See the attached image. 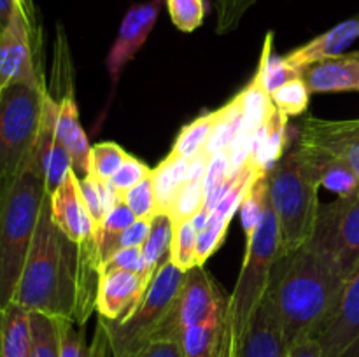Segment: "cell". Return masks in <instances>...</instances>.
Here are the masks:
<instances>
[{"mask_svg": "<svg viewBox=\"0 0 359 357\" xmlns=\"http://www.w3.org/2000/svg\"><path fill=\"white\" fill-rule=\"evenodd\" d=\"M46 196L35 144L16 172L0 177V307L13 301Z\"/></svg>", "mask_w": 359, "mask_h": 357, "instance_id": "3957f363", "label": "cell"}, {"mask_svg": "<svg viewBox=\"0 0 359 357\" xmlns=\"http://www.w3.org/2000/svg\"><path fill=\"white\" fill-rule=\"evenodd\" d=\"M284 357H323L321 346L316 338H305L291 345Z\"/></svg>", "mask_w": 359, "mask_h": 357, "instance_id": "7bdbcfd3", "label": "cell"}, {"mask_svg": "<svg viewBox=\"0 0 359 357\" xmlns=\"http://www.w3.org/2000/svg\"><path fill=\"white\" fill-rule=\"evenodd\" d=\"M184 276L186 272L179 270L168 258L154 273L142 301L128 317L116 322L98 318L107 332L112 357H135L153 342L177 303Z\"/></svg>", "mask_w": 359, "mask_h": 357, "instance_id": "8992f818", "label": "cell"}, {"mask_svg": "<svg viewBox=\"0 0 359 357\" xmlns=\"http://www.w3.org/2000/svg\"><path fill=\"white\" fill-rule=\"evenodd\" d=\"M286 350L279 318L265 296L245 331L237 338L235 357H284Z\"/></svg>", "mask_w": 359, "mask_h": 357, "instance_id": "2e32d148", "label": "cell"}, {"mask_svg": "<svg viewBox=\"0 0 359 357\" xmlns=\"http://www.w3.org/2000/svg\"><path fill=\"white\" fill-rule=\"evenodd\" d=\"M344 286L346 280L339 272L307 245L280 255L265 296L279 318L286 349L319 335Z\"/></svg>", "mask_w": 359, "mask_h": 357, "instance_id": "6da1fadb", "label": "cell"}, {"mask_svg": "<svg viewBox=\"0 0 359 357\" xmlns=\"http://www.w3.org/2000/svg\"><path fill=\"white\" fill-rule=\"evenodd\" d=\"M172 238H174V223L168 214H156L151 219V231L146 244L142 245L144 262H146L147 275L153 280L154 273L161 265L170 258Z\"/></svg>", "mask_w": 359, "mask_h": 357, "instance_id": "484cf974", "label": "cell"}, {"mask_svg": "<svg viewBox=\"0 0 359 357\" xmlns=\"http://www.w3.org/2000/svg\"><path fill=\"white\" fill-rule=\"evenodd\" d=\"M189 160L172 153L151 172L156 214H168L188 175Z\"/></svg>", "mask_w": 359, "mask_h": 357, "instance_id": "603a6c76", "label": "cell"}, {"mask_svg": "<svg viewBox=\"0 0 359 357\" xmlns=\"http://www.w3.org/2000/svg\"><path fill=\"white\" fill-rule=\"evenodd\" d=\"M151 172L153 170H151L144 161L137 160L135 156L128 154L125 163L119 167V170L116 172L114 177L109 181V184H111V188L114 189L119 196H123L126 191H130V189L135 188L137 184H140L144 178L149 177Z\"/></svg>", "mask_w": 359, "mask_h": 357, "instance_id": "74e56055", "label": "cell"}, {"mask_svg": "<svg viewBox=\"0 0 359 357\" xmlns=\"http://www.w3.org/2000/svg\"><path fill=\"white\" fill-rule=\"evenodd\" d=\"M102 270H126V272H133L146 276L151 282V276L147 275L146 262H144L142 248H118L102 262Z\"/></svg>", "mask_w": 359, "mask_h": 357, "instance_id": "ab89813d", "label": "cell"}, {"mask_svg": "<svg viewBox=\"0 0 359 357\" xmlns=\"http://www.w3.org/2000/svg\"><path fill=\"white\" fill-rule=\"evenodd\" d=\"M316 340L323 357H342L359 342V266L344 286L335 310Z\"/></svg>", "mask_w": 359, "mask_h": 357, "instance_id": "7c38bea8", "label": "cell"}, {"mask_svg": "<svg viewBox=\"0 0 359 357\" xmlns=\"http://www.w3.org/2000/svg\"><path fill=\"white\" fill-rule=\"evenodd\" d=\"M298 142L346 161L359 181V119L326 121L309 115L302 126Z\"/></svg>", "mask_w": 359, "mask_h": 357, "instance_id": "4fadbf2b", "label": "cell"}, {"mask_svg": "<svg viewBox=\"0 0 359 357\" xmlns=\"http://www.w3.org/2000/svg\"><path fill=\"white\" fill-rule=\"evenodd\" d=\"M151 231V219H135L133 224H130L111 245H109L107 252L104 255V261L116 252L118 248H142V245L146 244L147 237H149ZM102 261V262H104Z\"/></svg>", "mask_w": 359, "mask_h": 357, "instance_id": "60d3db41", "label": "cell"}, {"mask_svg": "<svg viewBox=\"0 0 359 357\" xmlns=\"http://www.w3.org/2000/svg\"><path fill=\"white\" fill-rule=\"evenodd\" d=\"M49 206L53 223L74 244L97 237V230L84 203L79 177L74 170H70L58 189L49 195Z\"/></svg>", "mask_w": 359, "mask_h": 357, "instance_id": "9a60e30c", "label": "cell"}, {"mask_svg": "<svg viewBox=\"0 0 359 357\" xmlns=\"http://www.w3.org/2000/svg\"><path fill=\"white\" fill-rule=\"evenodd\" d=\"M55 133L56 139L72 158V170L76 172L77 177H86L91 172V146L88 142L83 126H81L79 108H77L72 88L58 100Z\"/></svg>", "mask_w": 359, "mask_h": 357, "instance_id": "ac0fdd59", "label": "cell"}, {"mask_svg": "<svg viewBox=\"0 0 359 357\" xmlns=\"http://www.w3.org/2000/svg\"><path fill=\"white\" fill-rule=\"evenodd\" d=\"M256 72L259 74L263 80V86L270 94L277 90L279 86L286 84L287 80L294 79V77L302 76L304 72L297 70L286 62V58H280L276 55L273 49V31H269L263 41L262 56H259V63Z\"/></svg>", "mask_w": 359, "mask_h": 357, "instance_id": "83f0119b", "label": "cell"}, {"mask_svg": "<svg viewBox=\"0 0 359 357\" xmlns=\"http://www.w3.org/2000/svg\"><path fill=\"white\" fill-rule=\"evenodd\" d=\"M16 83L44 84L35 66L27 2H18L9 23L0 31V91Z\"/></svg>", "mask_w": 359, "mask_h": 357, "instance_id": "9c48e42d", "label": "cell"}, {"mask_svg": "<svg viewBox=\"0 0 359 357\" xmlns=\"http://www.w3.org/2000/svg\"><path fill=\"white\" fill-rule=\"evenodd\" d=\"M226 307L228 296L219 289L203 266H195L186 272L184 284L175 303V314L181 331L189 326L221 317L226 314Z\"/></svg>", "mask_w": 359, "mask_h": 357, "instance_id": "30bf717a", "label": "cell"}, {"mask_svg": "<svg viewBox=\"0 0 359 357\" xmlns=\"http://www.w3.org/2000/svg\"><path fill=\"white\" fill-rule=\"evenodd\" d=\"M319 188L321 184L305 164L298 144L269 172L270 205L279 226L280 255L297 252L311 240L321 209Z\"/></svg>", "mask_w": 359, "mask_h": 357, "instance_id": "277c9868", "label": "cell"}, {"mask_svg": "<svg viewBox=\"0 0 359 357\" xmlns=\"http://www.w3.org/2000/svg\"><path fill=\"white\" fill-rule=\"evenodd\" d=\"M216 119L217 111L203 112L195 121L182 126L177 139H175L174 147H172V153L179 154V156L186 158V160H191V158L198 156L205 149V144L209 140L214 125H216Z\"/></svg>", "mask_w": 359, "mask_h": 357, "instance_id": "f1b7e54d", "label": "cell"}, {"mask_svg": "<svg viewBox=\"0 0 359 357\" xmlns=\"http://www.w3.org/2000/svg\"><path fill=\"white\" fill-rule=\"evenodd\" d=\"M297 144L305 164L323 188L335 192L339 198L359 196L358 175L354 174V170L346 161L339 160V158L332 156L321 149H316V147L302 146L298 140Z\"/></svg>", "mask_w": 359, "mask_h": 357, "instance_id": "ffe728a7", "label": "cell"}, {"mask_svg": "<svg viewBox=\"0 0 359 357\" xmlns=\"http://www.w3.org/2000/svg\"><path fill=\"white\" fill-rule=\"evenodd\" d=\"M238 94H241L242 111H244L241 128L256 136V133L269 121L270 114L273 111L272 98H270V93L263 86V80L258 72L255 74L251 83Z\"/></svg>", "mask_w": 359, "mask_h": 357, "instance_id": "d4e9b609", "label": "cell"}, {"mask_svg": "<svg viewBox=\"0 0 359 357\" xmlns=\"http://www.w3.org/2000/svg\"><path fill=\"white\" fill-rule=\"evenodd\" d=\"M311 93L359 91V51L321 59L304 70Z\"/></svg>", "mask_w": 359, "mask_h": 357, "instance_id": "d6986e66", "label": "cell"}, {"mask_svg": "<svg viewBox=\"0 0 359 357\" xmlns=\"http://www.w3.org/2000/svg\"><path fill=\"white\" fill-rule=\"evenodd\" d=\"M128 153L116 142H100L91 147V174L102 182H109L119 170Z\"/></svg>", "mask_w": 359, "mask_h": 357, "instance_id": "e575fe53", "label": "cell"}, {"mask_svg": "<svg viewBox=\"0 0 359 357\" xmlns=\"http://www.w3.org/2000/svg\"><path fill=\"white\" fill-rule=\"evenodd\" d=\"M269 203V175H266V177L256 181L255 186H252V188L249 189L248 195H245V198L242 200L241 220L245 233V241L251 240L252 234L256 233L263 216H265Z\"/></svg>", "mask_w": 359, "mask_h": 357, "instance_id": "f546056e", "label": "cell"}, {"mask_svg": "<svg viewBox=\"0 0 359 357\" xmlns=\"http://www.w3.org/2000/svg\"><path fill=\"white\" fill-rule=\"evenodd\" d=\"M359 38V14L335 24L325 34L318 35L316 38L309 41L307 44L293 49L284 58L297 70L304 72L307 66L321 62V59L333 58V56L344 55Z\"/></svg>", "mask_w": 359, "mask_h": 357, "instance_id": "e0dca14e", "label": "cell"}, {"mask_svg": "<svg viewBox=\"0 0 359 357\" xmlns=\"http://www.w3.org/2000/svg\"><path fill=\"white\" fill-rule=\"evenodd\" d=\"M287 121H290V118L273 107L269 121L256 133L248 160L251 161L255 170L263 177H266L269 172L277 164V161L284 156V150L290 149Z\"/></svg>", "mask_w": 359, "mask_h": 357, "instance_id": "44dd1931", "label": "cell"}, {"mask_svg": "<svg viewBox=\"0 0 359 357\" xmlns=\"http://www.w3.org/2000/svg\"><path fill=\"white\" fill-rule=\"evenodd\" d=\"M196 240H198V230L193 220H184L174 226L170 261L182 272H189L196 266Z\"/></svg>", "mask_w": 359, "mask_h": 357, "instance_id": "836d02e7", "label": "cell"}, {"mask_svg": "<svg viewBox=\"0 0 359 357\" xmlns=\"http://www.w3.org/2000/svg\"><path fill=\"white\" fill-rule=\"evenodd\" d=\"M342 357H359V342L354 343V345L351 346V349L347 350Z\"/></svg>", "mask_w": 359, "mask_h": 357, "instance_id": "bcb514c9", "label": "cell"}, {"mask_svg": "<svg viewBox=\"0 0 359 357\" xmlns=\"http://www.w3.org/2000/svg\"><path fill=\"white\" fill-rule=\"evenodd\" d=\"M18 2H27V0H0V31L9 23Z\"/></svg>", "mask_w": 359, "mask_h": 357, "instance_id": "ee69618b", "label": "cell"}, {"mask_svg": "<svg viewBox=\"0 0 359 357\" xmlns=\"http://www.w3.org/2000/svg\"><path fill=\"white\" fill-rule=\"evenodd\" d=\"M163 2L165 0H147L144 4H135L125 14L114 44L107 55V62H105L112 86L118 84L123 69L135 58L139 49L146 44L147 37L156 24Z\"/></svg>", "mask_w": 359, "mask_h": 357, "instance_id": "8fae6325", "label": "cell"}, {"mask_svg": "<svg viewBox=\"0 0 359 357\" xmlns=\"http://www.w3.org/2000/svg\"><path fill=\"white\" fill-rule=\"evenodd\" d=\"M203 205H205V182H203V178L186 181L168 216H170L174 226H177L184 220H191L203 209Z\"/></svg>", "mask_w": 359, "mask_h": 357, "instance_id": "d6a6232c", "label": "cell"}, {"mask_svg": "<svg viewBox=\"0 0 359 357\" xmlns=\"http://www.w3.org/2000/svg\"><path fill=\"white\" fill-rule=\"evenodd\" d=\"M224 317L212 318V321L202 322V324L189 326L182 331L181 340V356L182 357H219L221 340L224 331Z\"/></svg>", "mask_w": 359, "mask_h": 357, "instance_id": "cb8c5ba5", "label": "cell"}, {"mask_svg": "<svg viewBox=\"0 0 359 357\" xmlns=\"http://www.w3.org/2000/svg\"><path fill=\"white\" fill-rule=\"evenodd\" d=\"M217 4V34L235 30L244 14L256 4V0H216Z\"/></svg>", "mask_w": 359, "mask_h": 357, "instance_id": "f35d334b", "label": "cell"}, {"mask_svg": "<svg viewBox=\"0 0 359 357\" xmlns=\"http://www.w3.org/2000/svg\"><path fill=\"white\" fill-rule=\"evenodd\" d=\"M270 98H272L273 107L283 112V114H286L287 118L304 114L309 107V102H311V91H309L307 83H305L304 74L277 88L270 94Z\"/></svg>", "mask_w": 359, "mask_h": 357, "instance_id": "1f68e13d", "label": "cell"}, {"mask_svg": "<svg viewBox=\"0 0 359 357\" xmlns=\"http://www.w3.org/2000/svg\"><path fill=\"white\" fill-rule=\"evenodd\" d=\"M170 20L181 31H195L207 14V0H167Z\"/></svg>", "mask_w": 359, "mask_h": 357, "instance_id": "d590c367", "label": "cell"}, {"mask_svg": "<svg viewBox=\"0 0 359 357\" xmlns=\"http://www.w3.org/2000/svg\"><path fill=\"white\" fill-rule=\"evenodd\" d=\"M32 352L30 357H60V335L55 317L32 312Z\"/></svg>", "mask_w": 359, "mask_h": 357, "instance_id": "4dcf8cb0", "label": "cell"}, {"mask_svg": "<svg viewBox=\"0 0 359 357\" xmlns=\"http://www.w3.org/2000/svg\"><path fill=\"white\" fill-rule=\"evenodd\" d=\"M121 198L137 219H153V216H156V202H154L151 175L144 178L140 184H137L135 188L126 191Z\"/></svg>", "mask_w": 359, "mask_h": 357, "instance_id": "8d00e7d4", "label": "cell"}, {"mask_svg": "<svg viewBox=\"0 0 359 357\" xmlns=\"http://www.w3.org/2000/svg\"><path fill=\"white\" fill-rule=\"evenodd\" d=\"M30 314L16 303L0 307V357H30Z\"/></svg>", "mask_w": 359, "mask_h": 357, "instance_id": "7402d4cb", "label": "cell"}, {"mask_svg": "<svg viewBox=\"0 0 359 357\" xmlns=\"http://www.w3.org/2000/svg\"><path fill=\"white\" fill-rule=\"evenodd\" d=\"M235 345H237V340L224 329L223 340H221L219 357H235Z\"/></svg>", "mask_w": 359, "mask_h": 357, "instance_id": "f6af8a7d", "label": "cell"}, {"mask_svg": "<svg viewBox=\"0 0 359 357\" xmlns=\"http://www.w3.org/2000/svg\"><path fill=\"white\" fill-rule=\"evenodd\" d=\"M149 280L126 270H102L97 294V312L105 321L128 317L146 294Z\"/></svg>", "mask_w": 359, "mask_h": 357, "instance_id": "5bb4252c", "label": "cell"}, {"mask_svg": "<svg viewBox=\"0 0 359 357\" xmlns=\"http://www.w3.org/2000/svg\"><path fill=\"white\" fill-rule=\"evenodd\" d=\"M242 114H244V111H242V100L238 93L228 104L217 108L216 125H214L209 140L205 144V149H203L207 156L212 158L214 154L223 153L230 147L242 125Z\"/></svg>", "mask_w": 359, "mask_h": 357, "instance_id": "4316f807", "label": "cell"}, {"mask_svg": "<svg viewBox=\"0 0 359 357\" xmlns=\"http://www.w3.org/2000/svg\"><path fill=\"white\" fill-rule=\"evenodd\" d=\"M305 245L323 255L347 282L359 266V196L337 198L321 206L314 233Z\"/></svg>", "mask_w": 359, "mask_h": 357, "instance_id": "ba28073f", "label": "cell"}, {"mask_svg": "<svg viewBox=\"0 0 359 357\" xmlns=\"http://www.w3.org/2000/svg\"><path fill=\"white\" fill-rule=\"evenodd\" d=\"M44 84L16 83L0 91V177L13 174L34 150L41 132Z\"/></svg>", "mask_w": 359, "mask_h": 357, "instance_id": "52a82bcc", "label": "cell"}, {"mask_svg": "<svg viewBox=\"0 0 359 357\" xmlns=\"http://www.w3.org/2000/svg\"><path fill=\"white\" fill-rule=\"evenodd\" d=\"M76 296L77 244L53 223L48 195L11 303L49 317L74 318Z\"/></svg>", "mask_w": 359, "mask_h": 357, "instance_id": "7a4b0ae2", "label": "cell"}, {"mask_svg": "<svg viewBox=\"0 0 359 357\" xmlns=\"http://www.w3.org/2000/svg\"><path fill=\"white\" fill-rule=\"evenodd\" d=\"M135 357H182L179 340H153Z\"/></svg>", "mask_w": 359, "mask_h": 357, "instance_id": "b9f144b4", "label": "cell"}, {"mask_svg": "<svg viewBox=\"0 0 359 357\" xmlns=\"http://www.w3.org/2000/svg\"><path fill=\"white\" fill-rule=\"evenodd\" d=\"M279 258V226H277L276 212L269 203L258 230L251 240L245 241V254L238 280L233 293L228 296L224 329L235 340L245 331L252 314L262 304Z\"/></svg>", "mask_w": 359, "mask_h": 357, "instance_id": "5b68a950", "label": "cell"}]
</instances>
